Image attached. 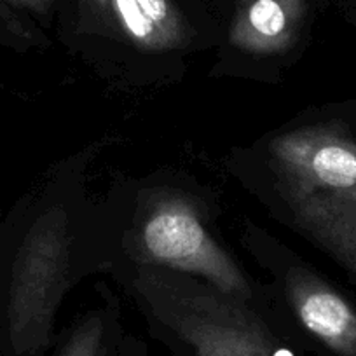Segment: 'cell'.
Instances as JSON below:
<instances>
[{
	"instance_id": "1",
	"label": "cell",
	"mask_w": 356,
	"mask_h": 356,
	"mask_svg": "<svg viewBox=\"0 0 356 356\" xmlns=\"http://www.w3.org/2000/svg\"><path fill=\"white\" fill-rule=\"evenodd\" d=\"M136 289L196 356H275L273 337L245 300L171 269L142 271Z\"/></svg>"
},
{
	"instance_id": "2",
	"label": "cell",
	"mask_w": 356,
	"mask_h": 356,
	"mask_svg": "<svg viewBox=\"0 0 356 356\" xmlns=\"http://www.w3.org/2000/svg\"><path fill=\"white\" fill-rule=\"evenodd\" d=\"M70 266V227L61 210H47L30 227L13 269L8 306L9 341L18 355L49 344Z\"/></svg>"
},
{
	"instance_id": "3",
	"label": "cell",
	"mask_w": 356,
	"mask_h": 356,
	"mask_svg": "<svg viewBox=\"0 0 356 356\" xmlns=\"http://www.w3.org/2000/svg\"><path fill=\"white\" fill-rule=\"evenodd\" d=\"M142 250L150 264L171 271L201 276L227 296L246 300L252 293L238 264L215 241L182 197L154 204L142 225Z\"/></svg>"
},
{
	"instance_id": "4",
	"label": "cell",
	"mask_w": 356,
	"mask_h": 356,
	"mask_svg": "<svg viewBox=\"0 0 356 356\" xmlns=\"http://www.w3.org/2000/svg\"><path fill=\"white\" fill-rule=\"evenodd\" d=\"M290 196L356 191V140L334 126H307L269 145Z\"/></svg>"
},
{
	"instance_id": "5",
	"label": "cell",
	"mask_w": 356,
	"mask_h": 356,
	"mask_svg": "<svg viewBox=\"0 0 356 356\" xmlns=\"http://www.w3.org/2000/svg\"><path fill=\"white\" fill-rule=\"evenodd\" d=\"M111 35L150 53L177 49L187 42V25L171 0H79Z\"/></svg>"
},
{
	"instance_id": "6",
	"label": "cell",
	"mask_w": 356,
	"mask_h": 356,
	"mask_svg": "<svg viewBox=\"0 0 356 356\" xmlns=\"http://www.w3.org/2000/svg\"><path fill=\"white\" fill-rule=\"evenodd\" d=\"M286 296L309 334L339 356H356V311L330 285L306 269L286 276Z\"/></svg>"
},
{
	"instance_id": "7",
	"label": "cell",
	"mask_w": 356,
	"mask_h": 356,
	"mask_svg": "<svg viewBox=\"0 0 356 356\" xmlns=\"http://www.w3.org/2000/svg\"><path fill=\"white\" fill-rule=\"evenodd\" d=\"M307 0H241L229 40L250 54H280L296 44Z\"/></svg>"
},
{
	"instance_id": "8",
	"label": "cell",
	"mask_w": 356,
	"mask_h": 356,
	"mask_svg": "<svg viewBox=\"0 0 356 356\" xmlns=\"http://www.w3.org/2000/svg\"><path fill=\"white\" fill-rule=\"evenodd\" d=\"M290 200L300 227L356 275V217L325 194Z\"/></svg>"
},
{
	"instance_id": "9",
	"label": "cell",
	"mask_w": 356,
	"mask_h": 356,
	"mask_svg": "<svg viewBox=\"0 0 356 356\" xmlns=\"http://www.w3.org/2000/svg\"><path fill=\"white\" fill-rule=\"evenodd\" d=\"M102 341H104V321L100 316H89L75 328L61 349L60 356H98Z\"/></svg>"
},
{
	"instance_id": "10",
	"label": "cell",
	"mask_w": 356,
	"mask_h": 356,
	"mask_svg": "<svg viewBox=\"0 0 356 356\" xmlns=\"http://www.w3.org/2000/svg\"><path fill=\"white\" fill-rule=\"evenodd\" d=\"M325 196H328L332 201H335L339 207H342L346 211H349L353 217H356V191H346V193H332V194H325Z\"/></svg>"
},
{
	"instance_id": "11",
	"label": "cell",
	"mask_w": 356,
	"mask_h": 356,
	"mask_svg": "<svg viewBox=\"0 0 356 356\" xmlns=\"http://www.w3.org/2000/svg\"><path fill=\"white\" fill-rule=\"evenodd\" d=\"M6 2L16 6V8L29 9V11L33 13H46L54 0H6Z\"/></svg>"
}]
</instances>
